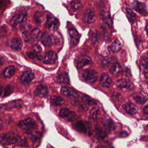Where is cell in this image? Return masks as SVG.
Masks as SVG:
<instances>
[{
	"instance_id": "6da1fadb",
	"label": "cell",
	"mask_w": 148,
	"mask_h": 148,
	"mask_svg": "<svg viewBox=\"0 0 148 148\" xmlns=\"http://www.w3.org/2000/svg\"><path fill=\"white\" fill-rule=\"evenodd\" d=\"M19 136L14 132H9L0 135V143L4 145H9L16 143Z\"/></svg>"
},
{
	"instance_id": "7a4b0ae2",
	"label": "cell",
	"mask_w": 148,
	"mask_h": 148,
	"mask_svg": "<svg viewBox=\"0 0 148 148\" xmlns=\"http://www.w3.org/2000/svg\"><path fill=\"white\" fill-rule=\"evenodd\" d=\"M18 125L24 130L31 131L37 127V123L34 119L28 117L20 121L18 123Z\"/></svg>"
},
{
	"instance_id": "3957f363",
	"label": "cell",
	"mask_w": 148,
	"mask_h": 148,
	"mask_svg": "<svg viewBox=\"0 0 148 148\" xmlns=\"http://www.w3.org/2000/svg\"><path fill=\"white\" fill-rule=\"evenodd\" d=\"M98 73L94 69H87L82 72L83 77L88 82L94 83L98 79Z\"/></svg>"
},
{
	"instance_id": "277c9868",
	"label": "cell",
	"mask_w": 148,
	"mask_h": 148,
	"mask_svg": "<svg viewBox=\"0 0 148 148\" xmlns=\"http://www.w3.org/2000/svg\"><path fill=\"white\" fill-rule=\"evenodd\" d=\"M28 57L32 60H41L42 58L41 47L38 44L34 45L32 47V50L28 53Z\"/></svg>"
},
{
	"instance_id": "5b68a950",
	"label": "cell",
	"mask_w": 148,
	"mask_h": 148,
	"mask_svg": "<svg viewBox=\"0 0 148 148\" xmlns=\"http://www.w3.org/2000/svg\"><path fill=\"white\" fill-rule=\"evenodd\" d=\"M60 115L68 121H73L77 118L76 114L72 110L66 108L61 109L60 111Z\"/></svg>"
},
{
	"instance_id": "8992f818",
	"label": "cell",
	"mask_w": 148,
	"mask_h": 148,
	"mask_svg": "<svg viewBox=\"0 0 148 148\" xmlns=\"http://www.w3.org/2000/svg\"><path fill=\"white\" fill-rule=\"evenodd\" d=\"M59 21L57 18L51 15L47 16V21L46 23V27L47 29L51 31L57 30L59 27Z\"/></svg>"
},
{
	"instance_id": "52a82bcc",
	"label": "cell",
	"mask_w": 148,
	"mask_h": 148,
	"mask_svg": "<svg viewBox=\"0 0 148 148\" xmlns=\"http://www.w3.org/2000/svg\"><path fill=\"white\" fill-rule=\"evenodd\" d=\"M131 5L133 9H134L136 11L139 12L140 14L143 16L147 15L148 11L147 10L146 5L144 3L135 1L132 2Z\"/></svg>"
},
{
	"instance_id": "ba28073f",
	"label": "cell",
	"mask_w": 148,
	"mask_h": 148,
	"mask_svg": "<svg viewBox=\"0 0 148 148\" xmlns=\"http://www.w3.org/2000/svg\"><path fill=\"white\" fill-rule=\"evenodd\" d=\"M40 40L41 43L46 47H50L55 42L54 36L47 32L43 33L42 35Z\"/></svg>"
},
{
	"instance_id": "9c48e42d",
	"label": "cell",
	"mask_w": 148,
	"mask_h": 148,
	"mask_svg": "<svg viewBox=\"0 0 148 148\" xmlns=\"http://www.w3.org/2000/svg\"><path fill=\"white\" fill-rule=\"evenodd\" d=\"M116 85L120 88L127 91L131 90L134 87L132 83L129 80L125 79H121L119 80L116 83Z\"/></svg>"
},
{
	"instance_id": "30bf717a",
	"label": "cell",
	"mask_w": 148,
	"mask_h": 148,
	"mask_svg": "<svg viewBox=\"0 0 148 148\" xmlns=\"http://www.w3.org/2000/svg\"><path fill=\"white\" fill-rule=\"evenodd\" d=\"M92 63L91 58L87 56H83L79 57L76 60V65L77 68H82L86 65H90Z\"/></svg>"
},
{
	"instance_id": "8fae6325",
	"label": "cell",
	"mask_w": 148,
	"mask_h": 148,
	"mask_svg": "<svg viewBox=\"0 0 148 148\" xmlns=\"http://www.w3.org/2000/svg\"><path fill=\"white\" fill-rule=\"evenodd\" d=\"M57 60V55L53 51H47L44 56L43 62L46 64H53Z\"/></svg>"
},
{
	"instance_id": "7c38bea8",
	"label": "cell",
	"mask_w": 148,
	"mask_h": 148,
	"mask_svg": "<svg viewBox=\"0 0 148 148\" xmlns=\"http://www.w3.org/2000/svg\"><path fill=\"white\" fill-rule=\"evenodd\" d=\"M27 18V14L26 13L24 12V13H20L18 14H17L16 15H14L11 19L10 23V24L14 27L21 23H23V21H24Z\"/></svg>"
},
{
	"instance_id": "4fadbf2b",
	"label": "cell",
	"mask_w": 148,
	"mask_h": 148,
	"mask_svg": "<svg viewBox=\"0 0 148 148\" xmlns=\"http://www.w3.org/2000/svg\"><path fill=\"white\" fill-rule=\"evenodd\" d=\"M61 92L71 98H76L78 96L77 92L74 89L67 86H62L61 88Z\"/></svg>"
},
{
	"instance_id": "5bb4252c",
	"label": "cell",
	"mask_w": 148,
	"mask_h": 148,
	"mask_svg": "<svg viewBox=\"0 0 148 148\" xmlns=\"http://www.w3.org/2000/svg\"><path fill=\"white\" fill-rule=\"evenodd\" d=\"M83 20L85 22L88 24L94 23L95 20L94 11L90 9H86L83 14Z\"/></svg>"
},
{
	"instance_id": "9a60e30c",
	"label": "cell",
	"mask_w": 148,
	"mask_h": 148,
	"mask_svg": "<svg viewBox=\"0 0 148 148\" xmlns=\"http://www.w3.org/2000/svg\"><path fill=\"white\" fill-rule=\"evenodd\" d=\"M69 34L71 45L73 46L77 45L80 39V35L79 34L78 32L75 28H71L69 29Z\"/></svg>"
},
{
	"instance_id": "2e32d148",
	"label": "cell",
	"mask_w": 148,
	"mask_h": 148,
	"mask_svg": "<svg viewBox=\"0 0 148 148\" xmlns=\"http://www.w3.org/2000/svg\"><path fill=\"white\" fill-rule=\"evenodd\" d=\"M34 78V74L31 71H26L20 76V81L23 83H29Z\"/></svg>"
},
{
	"instance_id": "e0dca14e",
	"label": "cell",
	"mask_w": 148,
	"mask_h": 148,
	"mask_svg": "<svg viewBox=\"0 0 148 148\" xmlns=\"http://www.w3.org/2000/svg\"><path fill=\"white\" fill-rule=\"evenodd\" d=\"M49 93L48 88L43 85L38 86L34 91V94L39 97H46Z\"/></svg>"
},
{
	"instance_id": "ac0fdd59",
	"label": "cell",
	"mask_w": 148,
	"mask_h": 148,
	"mask_svg": "<svg viewBox=\"0 0 148 148\" xmlns=\"http://www.w3.org/2000/svg\"><path fill=\"white\" fill-rule=\"evenodd\" d=\"M100 15L103 22L109 28H111L112 27V18L110 13L106 11H102L100 13Z\"/></svg>"
},
{
	"instance_id": "d6986e66",
	"label": "cell",
	"mask_w": 148,
	"mask_h": 148,
	"mask_svg": "<svg viewBox=\"0 0 148 148\" xmlns=\"http://www.w3.org/2000/svg\"><path fill=\"white\" fill-rule=\"evenodd\" d=\"M100 82L103 87H109L112 83V79L107 73H103L101 76Z\"/></svg>"
},
{
	"instance_id": "ffe728a7",
	"label": "cell",
	"mask_w": 148,
	"mask_h": 148,
	"mask_svg": "<svg viewBox=\"0 0 148 148\" xmlns=\"http://www.w3.org/2000/svg\"><path fill=\"white\" fill-rule=\"evenodd\" d=\"M123 109L128 113L130 114H135L138 110L136 106L130 102H127L123 105Z\"/></svg>"
},
{
	"instance_id": "44dd1931",
	"label": "cell",
	"mask_w": 148,
	"mask_h": 148,
	"mask_svg": "<svg viewBox=\"0 0 148 148\" xmlns=\"http://www.w3.org/2000/svg\"><path fill=\"white\" fill-rule=\"evenodd\" d=\"M133 99L138 103L144 104L147 101V98L140 92H136L132 95Z\"/></svg>"
},
{
	"instance_id": "7402d4cb",
	"label": "cell",
	"mask_w": 148,
	"mask_h": 148,
	"mask_svg": "<svg viewBox=\"0 0 148 148\" xmlns=\"http://www.w3.org/2000/svg\"><path fill=\"white\" fill-rule=\"evenodd\" d=\"M16 70V68L14 65H10L3 71L2 75L5 77H12L15 73Z\"/></svg>"
},
{
	"instance_id": "603a6c76",
	"label": "cell",
	"mask_w": 148,
	"mask_h": 148,
	"mask_svg": "<svg viewBox=\"0 0 148 148\" xmlns=\"http://www.w3.org/2000/svg\"><path fill=\"white\" fill-rule=\"evenodd\" d=\"M23 46V42L20 39L13 38L10 40V47L14 50H18L21 49Z\"/></svg>"
},
{
	"instance_id": "cb8c5ba5",
	"label": "cell",
	"mask_w": 148,
	"mask_h": 148,
	"mask_svg": "<svg viewBox=\"0 0 148 148\" xmlns=\"http://www.w3.org/2000/svg\"><path fill=\"white\" fill-rule=\"evenodd\" d=\"M74 127L77 131L80 132L84 134L88 132V129L86 124L83 121H78L77 122H76L74 125Z\"/></svg>"
},
{
	"instance_id": "d4e9b609",
	"label": "cell",
	"mask_w": 148,
	"mask_h": 148,
	"mask_svg": "<svg viewBox=\"0 0 148 148\" xmlns=\"http://www.w3.org/2000/svg\"><path fill=\"white\" fill-rule=\"evenodd\" d=\"M57 81L60 84H68L69 82V79L68 73L64 72L60 73L57 77Z\"/></svg>"
},
{
	"instance_id": "484cf974",
	"label": "cell",
	"mask_w": 148,
	"mask_h": 148,
	"mask_svg": "<svg viewBox=\"0 0 148 148\" xmlns=\"http://www.w3.org/2000/svg\"><path fill=\"white\" fill-rule=\"evenodd\" d=\"M81 101L87 104V105H97V101L92 98L91 97H90V96L86 95V94H83L82 95L81 97Z\"/></svg>"
},
{
	"instance_id": "4316f807",
	"label": "cell",
	"mask_w": 148,
	"mask_h": 148,
	"mask_svg": "<svg viewBox=\"0 0 148 148\" xmlns=\"http://www.w3.org/2000/svg\"><path fill=\"white\" fill-rule=\"evenodd\" d=\"M121 47H122V43L121 40H119V39H116L112 43L110 46V49L113 52L116 53L119 51L121 49Z\"/></svg>"
},
{
	"instance_id": "83f0119b",
	"label": "cell",
	"mask_w": 148,
	"mask_h": 148,
	"mask_svg": "<svg viewBox=\"0 0 148 148\" xmlns=\"http://www.w3.org/2000/svg\"><path fill=\"white\" fill-rule=\"evenodd\" d=\"M90 40L93 45L96 44L99 39V33L95 29L91 30L90 32Z\"/></svg>"
},
{
	"instance_id": "f1b7e54d",
	"label": "cell",
	"mask_w": 148,
	"mask_h": 148,
	"mask_svg": "<svg viewBox=\"0 0 148 148\" xmlns=\"http://www.w3.org/2000/svg\"><path fill=\"white\" fill-rule=\"evenodd\" d=\"M45 13L41 11L35 12L34 15V19L37 24H42L45 20Z\"/></svg>"
},
{
	"instance_id": "f546056e",
	"label": "cell",
	"mask_w": 148,
	"mask_h": 148,
	"mask_svg": "<svg viewBox=\"0 0 148 148\" xmlns=\"http://www.w3.org/2000/svg\"><path fill=\"white\" fill-rule=\"evenodd\" d=\"M50 101L55 106L62 105L65 103V101H64V100L62 98H61L60 97L54 96H54H51L50 97Z\"/></svg>"
},
{
	"instance_id": "4dcf8cb0",
	"label": "cell",
	"mask_w": 148,
	"mask_h": 148,
	"mask_svg": "<svg viewBox=\"0 0 148 148\" xmlns=\"http://www.w3.org/2000/svg\"><path fill=\"white\" fill-rule=\"evenodd\" d=\"M125 12H126L127 16L129 21L131 22V24H133L136 19L135 13L131 9H130L128 8H125Z\"/></svg>"
},
{
	"instance_id": "1f68e13d",
	"label": "cell",
	"mask_w": 148,
	"mask_h": 148,
	"mask_svg": "<svg viewBox=\"0 0 148 148\" xmlns=\"http://www.w3.org/2000/svg\"><path fill=\"white\" fill-rule=\"evenodd\" d=\"M121 71H122L121 65L118 62H116L113 64L110 69V71L113 75H117L120 72H121Z\"/></svg>"
},
{
	"instance_id": "d6a6232c",
	"label": "cell",
	"mask_w": 148,
	"mask_h": 148,
	"mask_svg": "<svg viewBox=\"0 0 148 148\" xmlns=\"http://www.w3.org/2000/svg\"><path fill=\"white\" fill-rule=\"evenodd\" d=\"M104 125L109 130H114L117 127L116 123L110 119L105 120Z\"/></svg>"
},
{
	"instance_id": "836d02e7",
	"label": "cell",
	"mask_w": 148,
	"mask_h": 148,
	"mask_svg": "<svg viewBox=\"0 0 148 148\" xmlns=\"http://www.w3.org/2000/svg\"><path fill=\"white\" fill-rule=\"evenodd\" d=\"M23 105V102L21 100H14L10 101L8 103V106L9 108H21Z\"/></svg>"
},
{
	"instance_id": "e575fe53",
	"label": "cell",
	"mask_w": 148,
	"mask_h": 148,
	"mask_svg": "<svg viewBox=\"0 0 148 148\" xmlns=\"http://www.w3.org/2000/svg\"><path fill=\"white\" fill-rule=\"evenodd\" d=\"M30 33L33 40H38V39H40L42 35L40 30L38 28L33 29Z\"/></svg>"
},
{
	"instance_id": "d590c367",
	"label": "cell",
	"mask_w": 148,
	"mask_h": 148,
	"mask_svg": "<svg viewBox=\"0 0 148 148\" xmlns=\"http://www.w3.org/2000/svg\"><path fill=\"white\" fill-rule=\"evenodd\" d=\"M143 73L146 77H148V58H145L142 60Z\"/></svg>"
},
{
	"instance_id": "8d00e7d4",
	"label": "cell",
	"mask_w": 148,
	"mask_h": 148,
	"mask_svg": "<svg viewBox=\"0 0 148 148\" xmlns=\"http://www.w3.org/2000/svg\"><path fill=\"white\" fill-rule=\"evenodd\" d=\"M14 90V87L13 86L11 85H8L5 87H3V97H6L8 96L10 94L12 93V92Z\"/></svg>"
},
{
	"instance_id": "74e56055",
	"label": "cell",
	"mask_w": 148,
	"mask_h": 148,
	"mask_svg": "<svg viewBox=\"0 0 148 148\" xmlns=\"http://www.w3.org/2000/svg\"><path fill=\"white\" fill-rule=\"evenodd\" d=\"M22 36H23V39L24 40V41H25L26 42H31L33 40L30 32L24 31L22 33Z\"/></svg>"
},
{
	"instance_id": "f35d334b",
	"label": "cell",
	"mask_w": 148,
	"mask_h": 148,
	"mask_svg": "<svg viewBox=\"0 0 148 148\" xmlns=\"http://www.w3.org/2000/svg\"><path fill=\"white\" fill-rule=\"evenodd\" d=\"M71 6L72 8V9L75 10V11H76L77 10H79L80 7L82 6V3L80 1H72L71 2Z\"/></svg>"
},
{
	"instance_id": "ab89813d",
	"label": "cell",
	"mask_w": 148,
	"mask_h": 148,
	"mask_svg": "<svg viewBox=\"0 0 148 148\" xmlns=\"http://www.w3.org/2000/svg\"><path fill=\"white\" fill-rule=\"evenodd\" d=\"M97 134L98 137L100 138L101 139L104 138L107 135L106 134L105 132V131H103V130H102L100 128H97Z\"/></svg>"
},
{
	"instance_id": "60d3db41",
	"label": "cell",
	"mask_w": 148,
	"mask_h": 148,
	"mask_svg": "<svg viewBox=\"0 0 148 148\" xmlns=\"http://www.w3.org/2000/svg\"><path fill=\"white\" fill-rule=\"evenodd\" d=\"M40 136V134L39 132H32L31 134L30 135V137L32 140L34 141V140H36L37 139H38L39 138V137Z\"/></svg>"
},
{
	"instance_id": "b9f144b4",
	"label": "cell",
	"mask_w": 148,
	"mask_h": 148,
	"mask_svg": "<svg viewBox=\"0 0 148 148\" xmlns=\"http://www.w3.org/2000/svg\"><path fill=\"white\" fill-rule=\"evenodd\" d=\"M7 28L5 25H2L0 26V36H3L5 35L7 32Z\"/></svg>"
},
{
	"instance_id": "7bdbcfd3",
	"label": "cell",
	"mask_w": 148,
	"mask_h": 148,
	"mask_svg": "<svg viewBox=\"0 0 148 148\" xmlns=\"http://www.w3.org/2000/svg\"><path fill=\"white\" fill-rule=\"evenodd\" d=\"M143 113L145 114V116L148 119V105L144 107L143 109Z\"/></svg>"
},
{
	"instance_id": "ee69618b",
	"label": "cell",
	"mask_w": 148,
	"mask_h": 148,
	"mask_svg": "<svg viewBox=\"0 0 148 148\" xmlns=\"http://www.w3.org/2000/svg\"><path fill=\"white\" fill-rule=\"evenodd\" d=\"M4 127V125H3V123L2 122V121L0 119V131L2 130Z\"/></svg>"
},
{
	"instance_id": "f6af8a7d",
	"label": "cell",
	"mask_w": 148,
	"mask_h": 148,
	"mask_svg": "<svg viewBox=\"0 0 148 148\" xmlns=\"http://www.w3.org/2000/svg\"><path fill=\"white\" fill-rule=\"evenodd\" d=\"M3 62H4V60H3V58L2 57L0 56V66H1V65H2V64H3Z\"/></svg>"
},
{
	"instance_id": "bcb514c9",
	"label": "cell",
	"mask_w": 148,
	"mask_h": 148,
	"mask_svg": "<svg viewBox=\"0 0 148 148\" xmlns=\"http://www.w3.org/2000/svg\"><path fill=\"white\" fill-rule=\"evenodd\" d=\"M4 107L3 105H0V110H3L4 109Z\"/></svg>"
},
{
	"instance_id": "7dc6e473",
	"label": "cell",
	"mask_w": 148,
	"mask_h": 148,
	"mask_svg": "<svg viewBox=\"0 0 148 148\" xmlns=\"http://www.w3.org/2000/svg\"><path fill=\"white\" fill-rule=\"evenodd\" d=\"M146 32H147V35L148 36V24H147L146 26Z\"/></svg>"
},
{
	"instance_id": "c3c4849f",
	"label": "cell",
	"mask_w": 148,
	"mask_h": 148,
	"mask_svg": "<svg viewBox=\"0 0 148 148\" xmlns=\"http://www.w3.org/2000/svg\"><path fill=\"white\" fill-rule=\"evenodd\" d=\"M95 148H99V147H95Z\"/></svg>"
}]
</instances>
